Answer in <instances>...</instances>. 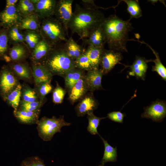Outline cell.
I'll list each match as a JSON object with an SVG mask.
<instances>
[{"instance_id":"obj_1","label":"cell","mask_w":166,"mask_h":166,"mask_svg":"<svg viewBox=\"0 0 166 166\" xmlns=\"http://www.w3.org/2000/svg\"><path fill=\"white\" fill-rule=\"evenodd\" d=\"M130 21L124 20L116 15L105 18L101 26L109 49L128 52L126 43L129 40L128 33L133 29Z\"/></svg>"},{"instance_id":"obj_2","label":"cell","mask_w":166,"mask_h":166,"mask_svg":"<svg viewBox=\"0 0 166 166\" xmlns=\"http://www.w3.org/2000/svg\"><path fill=\"white\" fill-rule=\"evenodd\" d=\"M104 14L97 9L76 4L68 25L72 34H77L82 40L100 26L105 18Z\"/></svg>"},{"instance_id":"obj_3","label":"cell","mask_w":166,"mask_h":166,"mask_svg":"<svg viewBox=\"0 0 166 166\" xmlns=\"http://www.w3.org/2000/svg\"><path fill=\"white\" fill-rule=\"evenodd\" d=\"M39 64L44 66L53 76L64 77L69 70L76 68L75 61L68 56L65 50V43L53 47Z\"/></svg>"},{"instance_id":"obj_4","label":"cell","mask_w":166,"mask_h":166,"mask_svg":"<svg viewBox=\"0 0 166 166\" xmlns=\"http://www.w3.org/2000/svg\"><path fill=\"white\" fill-rule=\"evenodd\" d=\"M39 28L42 38L53 47L67 40L62 24L56 18L51 17L44 18Z\"/></svg>"},{"instance_id":"obj_5","label":"cell","mask_w":166,"mask_h":166,"mask_svg":"<svg viewBox=\"0 0 166 166\" xmlns=\"http://www.w3.org/2000/svg\"><path fill=\"white\" fill-rule=\"evenodd\" d=\"M36 124L39 136L43 140L48 141L51 140L56 133L61 132L62 127L69 126L71 123L65 121L63 116L58 118L55 116L51 118L43 117Z\"/></svg>"},{"instance_id":"obj_6","label":"cell","mask_w":166,"mask_h":166,"mask_svg":"<svg viewBox=\"0 0 166 166\" xmlns=\"http://www.w3.org/2000/svg\"><path fill=\"white\" fill-rule=\"evenodd\" d=\"M19 83V80L8 65H3L0 71V96L4 101L8 94Z\"/></svg>"},{"instance_id":"obj_7","label":"cell","mask_w":166,"mask_h":166,"mask_svg":"<svg viewBox=\"0 0 166 166\" xmlns=\"http://www.w3.org/2000/svg\"><path fill=\"white\" fill-rule=\"evenodd\" d=\"M73 0H59L57 1L54 15L62 24L67 36L68 25L72 17L73 12Z\"/></svg>"},{"instance_id":"obj_8","label":"cell","mask_w":166,"mask_h":166,"mask_svg":"<svg viewBox=\"0 0 166 166\" xmlns=\"http://www.w3.org/2000/svg\"><path fill=\"white\" fill-rule=\"evenodd\" d=\"M123 56L121 52L109 49H103L101 55L100 70L103 74L108 73L117 64L122 60Z\"/></svg>"},{"instance_id":"obj_9","label":"cell","mask_w":166,"mask_h":166,"mask_svg":"<svg viewBox=\"0 0 166 166\" xmlns=\"http://www.w3.org/2000/svg\"><path fill=\"white\" fill-rule=\"evenodd\" d=\"M166 115V105L165 102L157 100L151 105L145 108L141 117L143 118L151 119L156 122H160Z\"/></svg>"},{"instance_id":"obj_10","label":"cell","mask_w":166,"mask_h":166,"mask_svg":"<svg viewBox=\"0 0 166 166\" xmlns=\"http://www.w3.org/2000/svg\"><path fill=\"white\" fill-rule=\"evenodd\" d=\"M21 16L15 5L6 6L0 13V22L3 28L9 29L18 24Z\"/></svg>"},{"instance_id":"obj_11","label":"cell","mask_w":166,"mask_h":166,"mask_svg":"<svg viewBox=\"0 0 166 166\" xmlns=\"http://www.w3.org/2000/svg\"><path fill=\"white\" fill-rule=\"evenodd\" d=\"M34 5V14L42 18L54 15L57 1L55 0H32Z\"/></svg>"},{"instance_id":"obj_12","label":"cell","mask_w":166,"mask_h":166,"mask_svg":"<svg viewBox=\"0 0 166 166\" xmlns=\"http://www.w3.org/2000/svg\"><path fill=\"white\" fill-rule=\"evenodd\" d=\"M8 65L19 80H22L30 83L33 81L31 68L27 64L23 62H12Z\"/></svg>"},{"instance_id":"obj_13","label":"cell","mask_w":166,"mask_h":166,"mask_svg":"<svg viewBox=\"0 0 166 166\" xmlns=\"http://www.w3.org/2000/svg\"><path fill=\"white\" fill-rule=\"evenodd\" d=\"M101 25L93 30L87 38L83 40L85 44L88 46L104 48L106 40Z\"/></svg>"},{"instance_id":"obj_14","label":"cell","mask_w":166,"mask_h":166,"mask_svg":"<svg viewBox=\"0 0 166 166\" xmlns=\"http://www.w3.org/2000/svg\"><path fill=\"white\" fill-rule=\"evenodd\" d=\"M53 46L42 38L32 52L30 59L32 63H39L51 50Z\"/></svg>"},{"instance_id":"obj_15","label":"cell","mask_w":166,"mask_h":166,"mask_svg":"<svg viewBox=\"0 0 166 166\" xmlns=\"http://www.w3.org/2000/svg\"><path fill=\"white\" fill-rule=\"evenodd\" d=\"M147 63V60L144 57L136 56L135 61L129 66L130 69L129 74L144 80L148 68Z\"/></svg>"},{"instance_id":"obj_16","label":"cell","mask_w":166,"mask_h":166,"mask_svg":"<svg viewBox=\"0 0 166 166\" xmlns=\"http://www.w3.org/2000/svg\"><path fill=\"white\" fill-rule=\"evenodd\" d=\"M31 69L34 84L51 82L53 75L44 66L40 64L32 63Z\"/></svg>"},{"instance_id":"obj_17","label":"cell","mask_w":166,"mask_h":166,"mask_svg":"<svg viewBox=\"0 0 166 166\" xmlns=\"http://www.w3.org/2000/svg\"><path fill=\"white\" fill-rule=\"evenodd\" d=\"M103 75L99 69H93L88 71L84 76L88 89L93 91L101 89Z\"/></svg>"},{"instance_id":"obj_18","label":"cell","mask_w":166,"mask_h":166,"mask_svg":"<svg viewBox=\"0 0 166 166\" xmlns=\"http://www.w3.org/2000/svg\"><path fill=\"white\" fill-rule=\"evenodd\" d=\"M40 110L34 111H27L18 109L14 110V115L20 123L27 124H36L38 120Z\"/></svg>"},{"instance_id":"obj_19","label":"cell","mask_w":166,"mask_h":166,"mask_svg":"<svg viewBox=\"0 0 166 166\" xmlns=\"http://www.w3.org/2000/svg\"><path fill=\"white\" fill-rule=\"evenodd\" d=\"M97 106V103L93 96H86L76 107L77 115L78 116H83L86 114L93 112Z\"/></svg>"},{"instance_id":"obj_20","label":"cell","mask_w":166,"mask_h":166,"mask_svg":"<svg viewBox=\"0 0 166 166\" xmlns=\"http://www.w3.org/2000/svg\"><path fill=\"white\" fill-rule=\"evenodd\" d=\"M88 90L84 76H82L71 89L69 98L74 103L81 97Z\"/></svg>"},{"instance_id":"obj_21","label":"cell","mask_w":166,"mask_h":166,"mask_svg":"<svg viewBox=\"0 0 166 166\" xmlns=\"http://www.w3.org/2000/svg\"><path fill=\"white\" fill-rule=\"evenodd\" d=\"M65 46L68 56L74 61L85 51L83 47L78 44L72 37L65 42Z\"/></svg>"},{"instance_id":"obj_22","label":"cell","mask_w":166,"mask_h":166,"mask_svg":"<svg viewBox=\"0 0 166 166\" xmlns=\"http://www.w3.org/2000/svg\"><path fill=\"white\" fill-rule=\"evenodd\" d=\"M8 56L13 62H22L27 57L28 53L25 47L20 44L13 46L8 52Z\"/></svg>"},{"instance_id":"obj_23","label":"cell","mask_w":166,"mask_h":166,"mask_svg":"<svg viewBox=\"0 0 166 166\" xmlns=\"http://www.w3.org/2000/svg\"><path fill=\"white\" fill-rule=\"evenodd\" d=\"M38 17L34 14L21 18L18 26L19 29L29 30L37 31L39 28Z\"/></svg>"},{"instance_id":"obj_24","label":"cell","mask_w":166,"mask_h":166,"mask_svg":"<svg viewBox=\"0 0 166 166\" xmlns=\"http://www.w3.org/2000/svg\"><path fill=\"white\" fill-rule=\"evenodd\" d=\"M104 48L88 46L85 50V53L89 59L93 69H99L101 55Z\"/></svg>"},{"instance_id":"obj_25","label":"cell","mask_w":166,"mask_h":166,"mask_svg":"<svg viewBox=\"0 0 166 166\" xmlns=\"http://www.w3.org/2000/svg\"><path fill=\"white\" fill-rule=\"evenodd\" d=\"M137 41L141 43L146 44L152 50L156 57L154 60H147V62H153L154 63L155 65L152 66V71L156 72L161 77L162 79L166 81V68L161 61L158 52L153 49L149 45L146 43L138 41Z\"/></svg>"},{"instance_id":"obj_26","label":"cell","mask_w":166,"mask_h":166,"mask_svg":"<svg viewBox=\"0 0 166 166\" xmlns=\"http://www.w3.org/2000/svg\"><path fill=\"white\" fill-rule=\"evenodd\" d=\"M22 85L19 83L6 97L5 101L11 106L14 110L18 109L21 99Z\"/></svg>"},{"instance_id":"obj_27","label":"cell","mask_w":166,"mask_h":166,"mask_svg":"<svg viewBox=\"0 0 166 166\" xmlns=\"http://www.w3.org/2000/svg\"><path fill=\"white\" fill-rule=\"evenodd\" d=\"M103 141L105 147V150L101 164L103 165L109 162H115L117 160V148L111 146L101 136H99Z\"/></svg>"},{"instance_id":"obj_28","label":"cell","mask_w":166,"mask_h":166,"mask_svg":"<svg viewBox=\"0 0 166 166\" xmlns=\"http://www.w3.org/2000/svg\"><path fill=\"white\" fill-rule=\"evenodd\" d=\"M83 76L82 70L74 68L67 73L64 77L65 85L69 90Z\"/></svg>"},{"instance_id":"obj_29","label":"cell","mask_w":166,"mask_h":166,"mask_svg":"<svg viewBox=\"0 0 166 166\" xmlns=\"http://www.w3.org/2000/svg\"><path fill=\"white\" fill-rule=\"evenodd\" d=\"M122 1L127 4V10L130 15V18L129 19L130 20L132 18H138L142 17V10L138 0H124Z\"/></svg>"},{"instance_id":"obj_30","label":"cell","mask_w":166,"mask_h":166,"mask_svg":"<svg viewBox=\"0 0 166 166\" xmlns=\"http://www.w3.org/2000/svg\"><path fill=\"white\" fill-rule=\"evenodd\" d=\"M17 8L21 16L23 17L34 14V5L32 0H20Z\"/></svg>"},{"instance_id":"obj_31","label":"cell","mask_w":166,"mask_h":166,"mask_svg":"<svg viewBox=\"0 0 166 166\" xmlns=\"http://www.w3.org/2000/svg\"><path fill=\"white\" fill-rule=\"evenodd\" d=\"M21 98V100L27 102L40 101L34 89L25 84L22 85Z\"/></svg>"},{"instance_id":"obj_32","label":"cell","mask_w":166,"mask_h":166,"mask_svg":"<svg viewBox=\"0 0 166 166\" xmlns=\"http://www.w3.org/2000/svg\"><path fill=\"white\" fill-rule=\"evenodd\" d=\"M53 89L50 82H43L34 84V89L40 101L43 103L45 97Z\"/></svg>"},{"instance_id":"obj_33","label":"cell","mask_w":166,"mask_h":166,"mask_svg":"<svg viewBox=\"0 0 166 166\" xmlns=\"http://www.w3.org/2000/svg\"><path fill=\"white\" fill-rule=\"evenodd\" d=\"M8 30L3 28L0 30V59L4 60L9 52Z\"/></svg>"},{"instance_id":"obj_34","label":"cell","mask_w":166,"mask_h":166,"mask_svg":"<svg viewBox=\"0 0 166 166\" xmlns=\"http://www.w3.org/2000/svg\"><path fill=\"white\" fill-rule=\"evenodd\" d=\"M87 118L88 120V125L87 127V131L92 135H99L97 128L100 124V121L102 119L105 118V117H99L95 116L93 112L88 113Z\"/></svg>"},{"instance_id":"obj_35","label":"cell","mask_w":166,"mask_h":166,"mask_svg":"<svg viewBox=\"0 0 166 166\" xmlns=\"http://www.w3.org/2000/svg\"><path fill=\"white\" fill-rule=\"evenodd\" d=\"M24 41L29 48L33 49L42 39L40 34H38L36 31H27L24 36Z\"/></svg>"},{"instance_id":"obj_36","label":"cell","mask_w":166,"mask_h":166,"mask_svg":"<svg viewBox=\"0 0 166 166\" xmlns=\"http://www.w3.org/2000/svg\"><path fill=\"white\" fill-rule=\"evenodd\" d=\"M18 25L13 26L8 30L9 40L16 43L23 42L24 36L20 32Z\"/></svg>"},{"instance_id":"obj_37","label":"cell","mask_w":166,"mask_h":166,"mask_svg":"<svg viewBox=\"0 0 166 166\" xmlns=\"http://www.w3.org/2000/svg\"><path fill=\"white\" fill-rule=\"evenodd\" d=\"M76 67L82 70L89 71L93 69L89 59L85 52L75 60Z\"/></svg>"},{"instance_id":"obj_38","label":"cell","mask_w":166,"mask_h":166,"mask_svg":"<svg viewBox=\"0 0 166 166\" xmlns=\"http://www.w3.org/2000/svg\"><path fill=\"white\" fill-rule=\"evenodd\" d=\"M43 103L40 101L33 102H27L21 100L18 109L27 111H34L40 110Z\"/></svg>"},{"instance_id":"obj_39","label":"cell","mask_w":166,"mask_h":166,"mask_svg":"<svg viewBox=\"0 0 166 166\" xmlns=\"http://www.w3.org/2000/svg\"><path fill=\"white\" fill-rule=\"evenodd\" d=\"M65 94V91L64 90L57 82L56 86L53 92L52 98L53 102L55 104L61 103Z\"/></svg>"},{"instance_id":"obj_40","label":"cell","mask_w":166,"mask_h":166,"mask_svg":"<svg viewBox=\"0 0 166 166\" xmlns=\"http://www.w3.org/2000/svg\"><path fill=\"white\" fill-rule=\"evenodd\" d=\"M20 166H45L43 161L37 156L27 157L21 163Z\"/></svg>"},{"instance_id":"obj_41","label":"cell","mask_w":166,"mask_h":166,"mask_svg":"<svg viewBox=\"0 0 166 166\" xmlns=\"http://www.w3.org/2000/svg\"><path fill=\"white\" fill-rule=\"evenodd\" d=\"M125 114L120 111H113L108 114L107 117L111 120L119 123H123Z\"/></svg>"},{"instance_id":"obj_42","label":"cell","mask_w":166,"mask_h":166,"mask_svg":"<svg viewBox=\"0 0 166 166\" xmlns=\"http://www.w3.org/2000/svg\"><path fill=\"white\" fill-rule=\"evenodd\" d=\"M18 1L17 0H7L6 6L15 5Z\"/></svg>"},{"instance_id":"obj_43","label":"cell","mask_w":166,"mask_h":166,"mask_svg":"<svg viewBox=\"0 0 166 166\" xmlns=\"http://www.w3.org/2000/svg\"><path fill=\"white\" fill-rule=\"evenodd\" d=\"M98 166H104V165L101 164L99 165Z\"/></svg>"},{"instance_id":"obj_44","label":"cell","mask_w":166,"mask_h":166,"mask_svg":"<svg viewBox=\"0 0 166 166\" xmlns=\"http://www.w3.org/2000/svg\"><path fill=\"white\" fill-rule=\"evenodd\" d=\"M1 25L0 22V30H1Z\"/></svg>"}]
</instances>
